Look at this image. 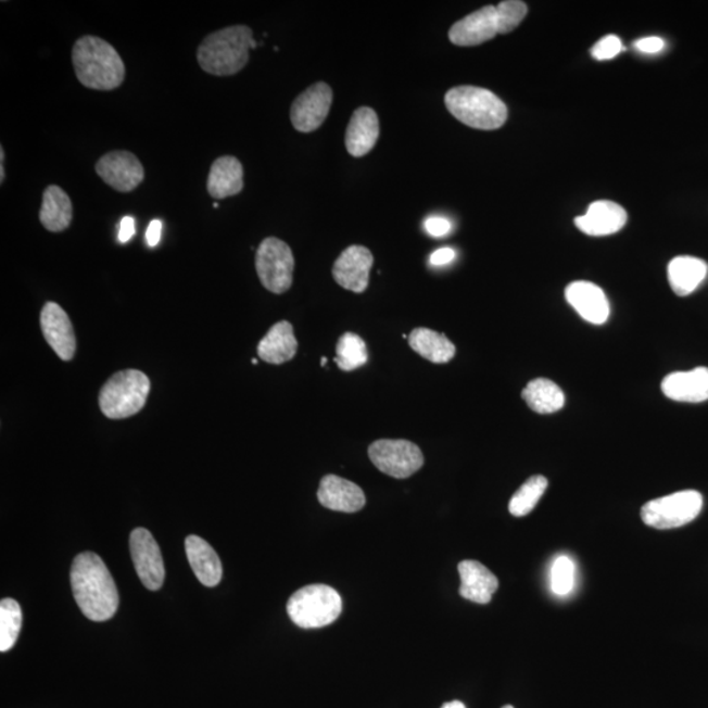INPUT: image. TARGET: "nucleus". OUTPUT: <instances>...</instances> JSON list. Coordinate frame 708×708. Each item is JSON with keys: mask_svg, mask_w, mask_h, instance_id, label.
<instances>
[{"mask_svg": "<svg viewBox=\"0 0 708 708\" xmlns=\"http://www.w3.org/2000/svg\"><path fill=\"white\" fill-rule=\"evenodd\" d=\"M69 580L75 603L88 619L105 622L116 615L119 605L117 586L99 555L79 554L73 561Z\"/></svg>", "mask_w": 708, "mask_h": 708, "instance_id": "1", "label": "nucleus"}, {"mask_svg": "<svg viewBox=\"0 0 708 708\" xmlns=\"http://www.w3.org/2000/svg\"><path fill=\"white\" fill-rule=\"evenodd\" d=\"M72 60L78 80L90 90L113 91L124 84L126 68L122 55L100 37H80L74 43Z\"/></svg>", "mask_w": 708, "mask_h": 708, "instance_id": "2", "label": "nucleus"}, {"mask_svg": "<svg viewBox=\"0 0 708 708\" xmlns=\"http://www.w3.org/2000/svg\"><path fill=\"white\" fill-rule=\"evenodd\" d=\"M252 29L246 25H231L207 35L198 49L199 65L216 77H230L246 66L250 49H256Z\"/></svg>", "mask_w": 708, "mask_h": 708, "instance_id": "3", "label": "nucleus"}, {"mask_svg": "<svg viewBox=\"0 0 708 708\" xmlns=\"http://www.w3.org/2000/svg\"><path fill=\"white\" fill-rule=\"evenodd\" d=\"M445 105L458 122L479 130H496L507 122L504 101L485 88L454 87L445 94Z\"/></svg>", "mask_w": 708, "mask_h": 708, "instance_id": "4", "label": "nucleus"}, {"mask_svg": "<svg viewBox=\"0 0 708 708\" xmlns=\"http://www.w3.org/2000/svg\"><path fill=\"white\" fill-rule=\"evenodd\" d=\"M150 389V379L144 372L131 369L118 371L100 390L101 413L112 420L135 416L147 404Z\"/></svg>", "mask_w": 708, "mask_h": 708, "instance_id": "5", "label": "nucleus"}, {"mask_svg": "<svg viewBox=\"0 0 708 708\" xmlns=\"http://www.w3.org/2000/svg\"><path fill=\"white\" fill-rule=\"evenodd\" d=\"M290 619L302 629H320L337 621L343 599L333 587L324 584L303 586L288 600Z\"/></svg>", "mask_w": 708, "mask_h": 708, "instance_id": "6", "label": "nucleus"}, {"mask_svg": "<svg viewBox=\"0 0 708 708\" xmlns=\"http://www.w3.org/2000/svg\"><path fill=\"white\" fill-rule=\"evenodd\" d=\"M704 508V497L698 491L687 490L655 498L642 508V520L647 527L668 530L692 522Z\"/></svg>", "mask_w": 708, "mask_h": 708, "instance_id": "7", "label": "nucleus"}, {"mask_svg": "<svg viewBox=\"0 0 708 708\" xmlns=\"http://www.w3.org/2000/svg\"><path fill=\"white\" fill-rule=\"evenodd\" d=\"M256 271L263 287L270 293H287L293 283L294 256L292 249L282 240L264 239L256 251Z\"/></svg>", "mask_w": 708, "mask_h": 708, "instance_id": "8", "label": "nucleus"}, {"mask_svg": "<svg viewBox=\"0 0 708 708\" xmlns=\"http://www.w3.org/2000/svg\"><path fill=\"white\" fill-rule=\"evenodd\" d=\"M369 458L377 469L395 479H406L423 465L420 447L407 440H378L369 446Z\"/></svg>", "mask_w": 708, "mask_h": 708, "instance_id": "9", "label": "nucleus"}, {"mask_svg": "<svg viewBox=\"0 0 708 708\" xmlns=\"http://www.w3.org/2000/svg\"><path fill=\"white\" fill-rule=\"evenodd\" d=\"M130 553L139 580L149 591H160L166 578L163 556L153 534L137 528L130 534Z\"/></svg>", "mask_w": 708, "mask_h": 708, "instance_id": "10", "label": "nucleus"}, {"mask_svg": "<svg viewBox=\"0 0 708 708\" xmlns=\"http://www.w3.org/2000/svg\"><path fill=\"white\" fill-rule=\"evenodd\" d=\"M94 169L106 186L122 193L135 191L144 180L142 163L130 151H110L100 157Z\"/></svg>", "mask_w": 708, "mask_h": 708, "instance_id": "11", "label": "nucleus"}, {"mask_svg": "<svg viewBox=\"0 0 708 708\" xmlns=\"http://www.w3.org/2000/svg\"><path fill=\"white\" fill-rule=\"evenodd\" d=\"M332 88L324 81L308 87L294 100L290 109V122L301 132L319 129L326 122L332 105Z\"/></svg>", "mask_w": 708, "mask_h": 708, "instance_id": "12", "label": "nucleus"}, {"mask_svg": "<svg viewBox=\"0 0 708 708\" xmlns=\"http://www.w3.org/2000/svg\"><path fill=\"white\" fill-rule=\"evenodd\" d=\"M372 264H375V257L366 246H347L333 264L332 275L334 281L341 288L350 290V292L364 293L369 287Z\"/></svg>", "mask_w": 708, "mask_h": 708, "instance_id": "13", "label": "nucleus"}, {"mask_svg": "<svg viewBox=\"0 0 708 708\" xmlns=\"http://www.w3.org/2000/svg\"><path fill=\"white\" fill-rule=\"evenodd\" d=\"M40 324L43 338L56 356L62 362H72L77 352V338L65 309L59 303L47 302L42 307Z\"/></svg>", "mask_w": 708, "mask_h": 708, "instance_id": "14", "label": "nucleus"}, {"mask_svg": "<svg viewBox=\"0 0 708 708\" xmlns=\"http://www.w3.org/2000/svg\"><path fill=\"white\" fill-rule=\"evenodd\" d=\"M498 35L496 5H485L467 15L448 30V39L457 47H477Z\"/></svg>", "mask_w": 708, "mask_h": 708, "instance_id": "15", "label": "nucleus"}, {"mask_svg": "<svg viewBox=\"0 0 708 708\" xmlns=\"http://www.w3.org/2000/svg\"><path fill=\"white\" fill-rule=\"evenodd\" d=\"M318 501L325 508L343 514H356L366 504L365 493L356 483L337 476L320 480Z\"/></svg>", "mask_w": 708, "mask_h": 708, "instance_id": "16", "label": "nucleus"}, {"mask_svg": "<svg viewBox=\"0 0 708 708\" xmlns=\"http://www.w3.org/2000/svg\"><path fill=\"white\" fill-rule=\"evenodd\" d=\"M566 299L581 318L592 325H604L609 319V301L604 290L592 282H572L566 289Z\"/></svg>", "mask_w": 708, "mask_h": 708, "instance_id": "17", "label": "nucleus"}, {"mask_svg": "<svg viewBox=\"0 0 708 708\" xmlns=\"http://www.w3.org/2000/svg\"><path fill=\"white\" fill-rule=\"evenodd\" d=\"M628 223V213L612 201H596L584 216L574 219L578 229L591 237H608L621 231Z\"/></svg>", "mask_w": 708, "mask_h": 708, "instance_id": "18", "label": "nucleus"}, {"mask_svg": "<svg viewBox=\"0 0 708 708\" xmlns=\"http://www.w3.org/2000/svg\"><path fill=\"white\" fill-rule=\"evenodd\" d=\"M661 390L669 400L684 403L708 401V368L675 371L663 378Z\"/></svg>", "mask_w": 708, "mask_h": 708, "instance_id": "19", "label": "nucleus"}, {"mask_svg": "<svg viewBox=\"0 0 708 708\" xmlns=\"http://www.w3.org/2000/svg\"><path fill=\"white\" fill-rule=\"evenodd\" d=\"M244 169L236 156H220L214 161L208 170L206 189L213 199L232 198L243 191Z\"/></svg>", "mask_w": 708, "mask_h": 708, "instance_id": "20", "label": "nucleus"}, {"mask_svg": "<svg viewBox=\"0 0 708 708\" xmlns=\"http://www.w3.org/2000/svg\"><path fill=\"white\" fill-rule=\"evenodd\" d=\"M458 571L460 596L476 604L491 603L493 593L497 591L498 580L489 568L476 560H465L459 562Z\"/></svg>", "mask_w": 708, "mask_h": 708, "instance_id": "21", "label": "nucleus"}, {"mask_svg": "<svg viewBox=\"0 0 708 708\" xmlns=\"http://www.w3.org/2000/svg\"><path fill=\"white\" fill-rule=\"evenodd\" d=\"M379 137V119L375 110L362 106L354 111L345 135L347 153L354 157L368 155Z\"/></svg>", "mask_w": 708, "mask_h": 708, "instance_id": "22", "label": "nucleus"}, {"mask_svg": "<svg viewBox=\"0 0 708 708\" xmlns=\"http://www.w3.org/2000/svg\"><path fill=\"white\" fill-rule=\"evenodd\" d=\"M186 552L189 565L200 583L207 587L217 586L223 580V562L205 540L198 535H189L186 540Z\"/></svg>", "mask_w": 708, "mask_h": 708, "instance_id": "23", "label": "nucleus"}, {"mask_svg": "<svg viewBox=\"0 0 708 708\" xmlns=\"http://www.w3.org/2000/svg\"><path fill=\"white\" fill-rule=\"evenodd\" d=\"M299 341L293 326L287 320L278 321L257 345L258 357L271 365H281L294 358Z\"/></svg>", "mask_w": 708, "mask_h": 708, "instance_id": "24", "label": "nucleus"}, {"mask_svg": "<svg viewBox=\"0 0 708 708\" xmlns=\"http://www.w3.org/2000/svg\"><path fill=\"white\" fill-rule=\"evenodd\" d=\"M40 223L50 232L68 229L73 220V202L59 186H49L42 194Z\"/></svg>", "mask_w": 708, "mask_h": 708, "instance_id": "25", "label": "nucleus"}, {"mask_svg": "<svg viewBox=\"0 0 708 708\" xmlns=\"http://www.w3.org/2000/svg\"><path fill=\"white\" fill-rule=\"evenodd\" d=\"M707 271V264L698 257H674L668 265L669 286L675 294L686 296L705 281Z\"/></svg>", "mask_w": 708, "mask_h": 708, "instance_id": "26", "label": "nucleus"}, {"mask_svg": "<svg viewBox=\"0 0 708 708\" xmlns=\"http://www.w3.org/2000/svg\"><path fill=\"white\" fill-rule=\"evenodd\" d=\"M409 346L422 358L433 364H447L455 356V346L444 333L415 328L408 337Z\"/></svg>", "mask_w": 708, "mask_h": 708, "instance_id": "27", "label": "nucleus"}, {"mask_svg": "<svg viewBox=\"0 0 708 708\" xmlns=\"http://www.w3.org/2000/svg\"><path fill=\"white\" fill-rule=\"evenodd\" d=\"M522 400L528 406L540 415L558 413L565 407L566 395L558 384L546 378H536L530 381L522 391Z\"/></svg>", "mask_w": 708, "mask_h": 708, "instance_id": "28", "label": "nucleus"}, {"mask_svg": "<svg viewBox=\"0 0 708 708\" xmlns=\"http://www.w3.org/2000/svg\"><path fill=\"white\" fill-rule=\"evenodd\" d=\"M334 363L343 371H353L368 363V350L362 337L346 332L338 341Z\"/></svg>", "mask_w": 708, "mask_h": 708, "instance_id": "29", "label": "nucleus"}, {"mask_svg": "<svg viewBox=\"0 0 708 708\" xmlns=\"http://www.w3.org/2000/svg\"><path fill=\"white\" fill-rule=\"evenodd\" d=\"M547 479L542 476L531 477L520 489L511 496L509 502L510 515L523 517L530 514L545 495L547 490Z\"/></svg>", "mask_w": 708, "mask_h": 708, "instance_id": "30", "label": "nucleus"}, {"mask_svg": "<svg viewBox=\"0 0 708 708\" xmlns=\"http://www.w3.org/2000/svg\"><path fill=\"white\" fill-rule=\"evenodd\" d=\"M23 612L17 600L4 598L0 603V650L8 653L15 646L21 632Z\"/></svg>", "mask_w": 708, "mask_h": 708, "instance_id": "31", "label": "nucleus"}, {"mask_svg": "<svg viewBox=\"0 0 708 708\" xmlns=\"http://www.w3.org/2000/svg\"><path fill=\"white\" fill-rule=\"evenodd\" d=\"M528 15L527 3L520 0H505L496 5V22L498 34L505 35L515 30Z\"/></svg>", "mask_w": 708, "mask_h": 708, "instance_id": "32", "label": "nucleus"}, {"mask_svg": "<svg viewBox=\"0 0 708 708\" xmlns=\"http://www.w3.org/2000/svg\"><path fill=\"white\" fill-rule=\"evenodd\" d=\"M574 585V565L566 555L559 556L552 568V590L558 596H567Z\"/></svg>", "mask_w": 708, "mask_h": 708, "instance_id": "33", "label": "nucleus"}, {"mask_svg": "<svg viewBox=\"0 0 708 708\" xmlns=\"http://www.w3.org/2000/svg\"><path fill=\"white\" fill-rule=\"evenodd\" d=\"M623 50L622 41L619 40L618 36L609 35L605 36L603 40H599L596 46L592 48V55L594 60L606 61L612 60Z\"/></svg>", "mask_w": 708, "mask_h": 708, "instance_id": "34", "label": "nucleus"}, {"mask_svg": "<svg viewBox=\"0 0 708 708\" xmlns=\"http://www.w3.org/2000/svg\"><path fill=\"white\" fill-rule=\"evenodd\" d=\"M426 231L433 238L446 237L452 231L451 220L444 217H431L426 220Z\"/></svg>", "mask_w": 708, "mask_h": 708, "instance_id": "35", "label": "nucleus"}, {"mask_svg": "<svg viewBox=\"0 0 708 708\" xmlns=\"http://www.w3.org/2000/svg\"><path fill=\"white\" fill-rule=\"evenodd\" d=\"M634 47L644 54H656L661 52L663 47H666V42L660 37H644V39L637 40Z\"/></svg>", "mask_w": 708, "mask_h": 708, "instance_id": "36", "label": "nucleus"}, {"mask_svg": "<svg viewBox=\"0 0 708 708\" xmlns=\"http://www.w3.org/2000/svg\"><path fill=\"white\" fill-rule=\"evenodd\" d=\"M455 256H457V252L451 249V246H444V249L434 251L431 258H429V262H431L434 267H442V265L451 264Z\"/></svg>", "mask_w": 708, "mask_h": 708, "instance_id": "37", "label": "nucleus"}, {"mask_svg": "<svg viewBox=\"0 0 708 708\" xmlns=\"http://www.w3.org/2000/svg\"><path fill=\"white\" fill-rule=\"evenodd\" d=\"M136 232V223L135 218L128 216L124 217L122 224H119L118 240L122 243H128L129 240L135 236Z\"/></svg>", "mask_w": 708, "mask_h": 708, "instance_id": "38", "label": "nucleus"}, {"mask_svg": "<svg viewBox=\"0 0 708 708\" xmlns=\"http://www.w3.org/2000/svg\"><path fill=\"white\" fill-rule=\"evenodd\" d=\"M162 220L160 219H154L153 223L149 225V229L147 232V240L148 244L150 246H156L161 242V236H162Z\"/></svg>", "mask_w": 708, "mask_h": 708, "instance_id": "39", "label": "nucleus"}, {"mask_svg": "<svg viewBox=\"0 0 708 708\" xmlns=\"http://www.w3.org/2000/svg\"><path fill=\"white\" fill-rule=\"evenodd\" d=\"M4 156H5V153H4V149L2 147V148H0V182H2V185H3L4 179H5Z\"/></svg>", "mask_w": 708, "mask_h": 708, "instance_id": "40", "label": "nucleus"}, {"mask_svg": "<svg viewBox=\"0 0 708 708\" xmlns=\"http://www.w3.org/2000/svg\"><path fill=\"white\" fill-rule=\"evenodd\" d=\"M441 708H466V706L463 704V701L453 700V701H447V704H445Z\"/></svg>", "mask_w": 708, "mask_h": 708, "instance_id": "41", "label": "nucleus"}, {"mask_svg": "<svg viewBox=\"0 0 708 708\" xmlns=\"http://www.w3.org/2000/svg\"><path fill=\"white\" fill-rule=\"evenodd\" d=\"M327 358L321 359V366H326Z\"/></svg>", "mask_w": 708, "mask_h": 708, "instance_id": "42", "label": "nucleus"}, {"mask_svg": "<svg viewBox=\"0 0 708 708\" xmlns=\"http://www.w3.org/2000/svg\"><path fill=\"white\" fill-rule=\"evenodd\" d=\"M252 364L256 365V364H257V359H255V358L252 359Z\"/></svg>", "mask_w": 708, "mask_h": 708, "instance_id": "43", "label": "nucleus"}, {"mask_svg": "<svg viewBox=\"0 0 708 708\" xmlns=\"http://www.w3.org/2000/svg\"><path fill=\"white\" fill-rule=\"evenodd\" d=\"M503 708H515V707L510 706V705H507V706H504Z\"/></svg>", "mask_w": 708, "mask_h": 708, "instance_id": "44", "label": "nucleus"}]
</instances>
